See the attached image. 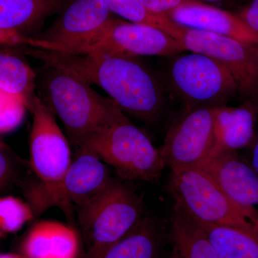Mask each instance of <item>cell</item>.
<instances>
[{
	"mask_svg": "<svg viewBox=\"0 0 258 258\" xmlns=\"http://www.w3.org/2000/svg\"><path fill=\"white\" fill-rule=\"evenodd\" d=\"M29 37L0 28V46H28Z\"/></svg>",
	"mask_w": 258,
	"mask_h": 258,
	"instance_id": "27",
	"label": "cell"
},
{
	"mask_svg": "<svg viewBox=\"0 0 258 258\" xmlns=\"http://www.w3.org/2000/svg\"><path fill=\"white\" fill-rule=\"evenodd\" d=\"M79 154L55 187L43 189L37 186L31 195L34 213H41L47 208L60 207L67 210L74 203L79 208L93 200L111 182L104 163L95 153L79 149ZM32 209V210H33Z\"/></svg>",
	"mask_w": 258,
	"mask_h": 258,
	"instance_id": "9",
	"label": "cell"
},
{
	"mask_svg": "<svg viewBox=\"0 0 258 258\" xmlns=\"http://www.w3.org/2000/svg\"><path fill=\"white\" fill-rule=\"evenodd\" d=\"M144 205L137 194L112 180L87 205L80 208L79 223L87 246L86 258H99L143 219Z\"/></svg>",
	"mask_w": 258,
	"mask_h": 258,
	"instance_id": "5",
	"label": "cell"
},
{
	"mask_svg": "<svg viewBox=\"0 0 258 258\" xmlns=\"http://www.w3.org/2000/svg\"><path fill=\"white\" fill-rule=\"evenodd\" d=\"M0 147L8 148V147H7L6 144L4 143V142H3V141L2 140L1 138H0Z\"/></svg>",
	"mask_w": 258,
	"mask_h": 258,
	"instance_id": "31",
	"label": "cell"
},
{
	"mask_svg": "<svg viewBox=\"0 0 258 258\" xmlns=\"http://www.w3.org/2000/svg\"><path fill=\"white\" fill-rule=\"evenodd\" d=\"M2 235H3V233H2L1 232H0V237H1Z\"/></svg>",
	"mask_w": 258,
	"mask_h": 258,
	"instance_id": "34",
	"label": "cell"
},
{
	"mask_svg": "<svg viewBox=\"0 0 258 258\" xmlns=\"http://www.w3.org/2000/svg\"><path fill=\"white\" fill-rule=\"evenodd\" d=\"M184 51L178 40L159 29L114 18L104 31L91 41L61 53L173 57Z\"/></svg>",
	"mask_w": 258,
	"mask_h": 258,
	"instance_id": "8",
	"label": "cell"
},
{
	"mask_svg": "<svg viewBox=\"0 0 258 258\" xmlns=\"http://www.w3.org/2000/svg\"><path fill=\"white\" fill-rule=\"evenodd\" d=\"M167 17L186 28L212 32L258 46V34L240 17L196 0H186Z\"/></svg>",
	"mask_w": 258,
	"mask_h": 258,
	"instance_id": "14",
	"label": "cell"
},
{
	"mask_svg": "<svg viewBox=\"0 0 258 258\" xmlns=\"http://www.w3.org/2000/svg\"><path fill=\"white\" fill-rule=\"evenodd\" d=\"M191 220L203 229L219 258H258L257 232Z\"/></svg>",
	"mask_w": 258,
	"mask_h": 258,
	"instance_id": "19",
	"label": "cell"
},
{
	"mask_svg": "<svg viewBox=\"0 0 258 258\" xmlns=\"http://www.w3.org/2000/svg\"><path fill=\"white\" fill-rule=\"evenodd\" d=\"M76 146L95 153L125 179L154 182L166 166L159 149L128 118L88 136Z\"/></svg>",
	"mask_w": 258,
	"mask_h": 258,
	"instance_id": "4",
	"label": "cell"
},
{
	"mask_svg": "<svg viewBox=\"0 0 258 258\" xmlns=\"http://www.w3.org/2000/svg\"><path fill=\"white\" fill-rule=\"evenodd\" d=\"M171 238L175 258H219L203 229L179 210L171 217Z\"/></svg>",
	"mask_w": 258,
	"mask_h": 258,
	"instance_id": "20",
	"label": "cell"
},
{
	"mask_svg": "<svg viewBox=\"0 0 258 258\" xmlns=\"http://www.w3.org/2000/svg\"><path fill=\"white\" fill-rule=\"evenodd\" d=\"M250 164L258 176V139L254 142L250 155Z\"/></svg>",
	"mask_w": 258,
	"mask_h": 258,
	"instance_id": "29",
	"label": "cell"
},
{
	"mask_svg": "<svg viewBox=\"0 0 258 258\" xmlns=\"http://www.w3.org/2000/svg\"><path fill=\"white\" fill-rule=\"evenodd\" d=\"M20 47L0 46V92L31 111L35 94V75Z\"/></svg>",
	"mask_w": 258,
	"mask_h": 258,
	"instance_id": "18",
	"label": "cell"
},
{
	"mask_svg": "<svg viewBox=\"0 0 258 258\" xmlns=\"http://www.w3.org/2000/svg\"><path fill=\"white\" fill-rule=\"evenodd\" d=\"M25 108L17 100L0 92V134L9 132L20 124Z\"/></svg>",
	"mask_w": 258,
	"mask_h": 258,
	"instance_id": "24",
	"label": "cell"
},
{
	"mask_svg": "<svg viewBox=\"0 0 258 258\" xmlns=\"http://www.w3.org/2000/svg\"><path fill=\"white\" fill-rule=\"evenodd\" d=\"M34 217L31 207L13 197L0 198V232L10 233L20 230Z\"/></svg>",
	"mask_w": 258,
	"mask_h": 258,
	"instance_id": "23",
	"label": "cell"
},
{
	"mask_svg": "<svg viewBox=\"0 0 258 258\" xmlns=\"http://www.w3.org/2000/svg\"><path fill=\"white\" fill-rule=\"evenodd\" d=\"M203 1L209 2V3H217V2L222 1V0H203Z\"/></svg>",
	"mask_w": 258,
	"mask_h": 258,
	"instance_id": "33",
	"label": "cell"
},
{
	"mask_svg": "<svg viewBox=\"0 0 258 258\" xmlns=\"http://www.w3.org/2000/svg\"><path fill=\"white\" fill-rule=\"evenodd\" d=\"M178 41L185 50L221 62L235 80L246 102L258 103V46L217 34L181 26Z\"/></svg>",
	"mask_w": 258,
	"mask_h": 258,
	"instance_id": "7",
	"label": "cell"
},
{
	"mask_svg": "<svg viewBox=\"0 0 258 258\" xmlns=\"http://www.w3.org/2000/svg\"><path fill=\"white\" fill-rule=\"evenodd\" d=\"M195 167L206 172L234 203L248 209L258 206V176L237 152L212 151Z\"/></svg>",
	"mask_w": 258,
	"mask_h": 258,
	"instance_id": "13",
	"label": "cell"
},
{
	"mask_svg": "<svg viewBox=\"0 0 258 258\" xmlns=\"http://www.w3.org/2000/svg\"><path fill=\"white\" fill-rule=\"evenodd\" d=\"M72 0H0V28L27 37Z\"/></svg>",
	"mask_w": 258,
	"mask_h": 258,
	"instance_id": "17",
	"label": "cell"
},
{
	"mask_svg": "<svg viewBox=\"0 0 258 258\" xmlns=\"http://www.w3.org/2000/svg\"><path fill=\"white\" fill-rule=\"evenodd\" d=\"M216 108L186 109L171 125L159 149L166 166L171 169L194 167L210 155L215 142Z\"/></svg>",
	"mask_w": 258,
	"mask_h": 258,
	"instance_id": "12",
	"label": "cell"
},
{
	"mask_svg": "<svg viewBox=\"0 0 258 258\" xmlns=\"http://www.w3.org/2000/svg\"><path fill=\"white\" fill-rule=\"evenodd\" d=\"M8 148L0 147V189L5 187L14 174L13 164L7 154Z\"/></svg>",
	"mask_w": 258,
	"mask_h": 258,
	"instance_id": "26",
	"label": "cell"
},
{
	"mask_svg": "<svg viewBox=\"0 0 258 258\" xmlns=\"http://www.w3.org/2000/svg\"><path fill=\"white\" fill-rule=\"evenodd\" d=\"M46 32L29 37V47L64 52L98 37L113 18L102 0H72Z\"/></svg>",
	"mask_w": 258,
	"mask_h": 258,
	"instance_id": "10",
	"label": "cell"
},
{
	"mask_svg": "<svg viewBox=\"0 0 258 258\" xmlns=\"http://www.w3.org/2000/svg\"><path fill=\"white\" fill-rule=\"evenodd\" d=\"M23 53L46 64L67 70L99 86L134 118L152 123L160 116L164 96L160 83L137 57L123 55H78L26 47Z\"/></svg>",
	"mask_w": 258,
	"mask_h": 258,
	"instance_id": "1",
	"label": "cell"
},
{
	"mask_svg": "<svg viewBox=\"0 0 258 258\" xmlns=\"http://www.w3.org/2000/svg\"><path fill=\"white\" fill-rule=\"evenodd\" d=\"M44 88L51 110L58 115L71 142L77 145L88 136L127 118L111 98L67 70L47 64Z\"/></svg>",
	"mask_w": 258,
	"mask_h": 258,
	"instance_id": "2",
	"label": "cell"
},
{
	"mask_svg": "<svg viewBox=\"0 0 258 258\" xmlns=\"http://www.w3.org/2000/svg\"><path fill=\"white\" fill-rule=\"evenodd\" d=\"M112 13L130 23L154 27L179 40L181 25L166 15L155 14L147 9L139 0H102Z\"/></svg>",
	"mask_w": 258,
	"mask_h": 258,
	"instance_id": "22",
	"label": "cell"
},
{
	"mask_svg": "<svg viewBox=\"0 0 258 258\" xmlns=\"http://www.w3.org/2000/svg\"><path fill=\"white\" fill-rule=\"evenodd\" d=\"M30 111V163L40 179L39 187L50 189L60 182L71 165V149L47 103L37 96Z\"/></svg>",
	"mask_w": 258,
	"mask_h": 258,
	"instance_id": "11",
	"label": "cell"
},
{
	"mask_svg": "<svg viewBox=\"0 0 258 258\" xmlns=\"http://www.w3.org/2000/svg\"><path fill=\"white\" fill-rule=\"evenodd\" d=\"M0 258H25L23 254H0Z\"/></svg>",
	"mask_w": 258,
	"mask_h": 258,
	"instance_id": "30",
	"label": "cell"
},
{
	"mask_svg": "<svg viewBox=\"0 0 258 258\" xmlns=\"http://www.w3.org/2000/svg\"><path fill=\"white\" fill-rule=\"evenodd\" d=\"M79 253L77 232L58 222H37L23 244L25 258H77Z\"/></svg>",
	"mask_w": 258,
	"mask_h": 258,
	"instance_id": "15",
	"label": "cell"
},
{
	"mask_svg": "<svg viewBox=\"0 0 258 258\" xmlns=\"http://www.w3.org/2000/svg\"><path fill=\"white\" fill-rule=\"evenodd\" d=\"M254 230H255V232L258 234V220L257 222H256V223L254 225Z\"/></svg>",
	"mask_w": 258,
	"mask_h": 258,
	"instance_id": "32",
	"label": "cell"
},
{
	"mask_svg": "<svg viewBox=\"0 0 258 258\" xmlns=\"http://www.w3.org/2000/svg\"><path fill=\"white\" fill-rule=\"evenodd\" d=\"M161 237L155 224L148 217L125 237L108 247L99 258H159Z\"/></svg>",
	"mask_w": 258,
	"mask_h": 258,
	"instance_id": "21",
	"label": "cell"
},
{
	"mask_svg": "<svg viewBox=\"0 0 258 258\" xmlns=\"http://www.w3.org/2000/svg\"><path fill=\"white\" fill-rule=\"evenodd\" d=\"M171 170L169 187L175 200L174 210L195 221L256 232V208H245L234 203L200 168L194 166Z\"/></svg>",
	"mask_w": 258,
	"mask_h": 258,
	"instance_id": "3",
	"label": "cell"
},
{
	"mask_svg": "<svg viewBox=\"0 0 258 258\" xmlns=\"http://www.w3.org/2000/svg\"><path fill=\"white\" fill-rule=\"evenodd\" d=\"M148 10L155 14L166 15L179 8L186 0H139Z\"/></svg>",
	"mask_w": 258,
	"mask_h": 258,
	"instance_id": "25",
	"label": "cell"
},
{
	"mask_svg": "<svg viewBox=\"0 0 258 258\" xmlns=\"http://www.w3.org/2000/svg\"><path fill=\"white\" fill-rule=\"evenodd\" d=\"M239 17L258 34V0H252Z\"/></svg>",
	"mask_w": 258,
	"mask_h": 258,
	"instance_id": "28",
	"label": "cell"
},
{
	"mask_svg": "<svg viewBox=\"0 0 258 258\" xmlns=\"http://www.w3.org/2000/svg\"><path fill=\"white\" fill-rule=\"evenodd\" d=\"M255 120L253 103L245 102L238 107H217L212 152H237L247 147L253 139Z\"/></svg>",
	"mask_w": 258,
	"mask_h": 258,
	"instance_id": "16",
	"label": "cell"
},
{
	"mask_svg": "<svg viewBox=\"0 0 258 258\" xmlns=\"http://www.w3.org/2000/svg\"><path fill=\"white\" fill-rule=\"evenodd\" d=\"M168 80L186 109L226 106L238 93L235 80L221 62L197 52L176 55L169 64Z\"/></svg>",
	"mask_w": 258,
	"mask_h": 258,
	"instance_id": "6",
	"label": "cell"
}]
</instances>
